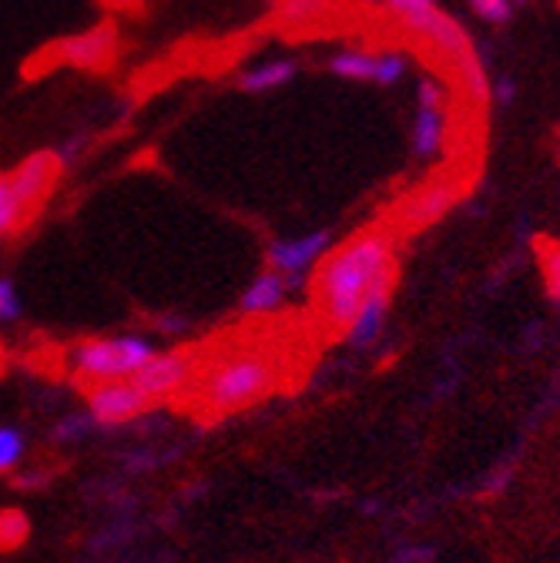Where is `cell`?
<instances>
[{
  "instance_id": "cell-1",
  "label": "cell",
  "mask_w": 560,
  "mask_h": 563,
  "mask_svg": "<svg viewBox=\"0 0 560 563\" xmlns=\"http://www.w3.org/2000/svg\"><path fill=\"white\" fill-rule=\"evenodd\" d=\"M383 282H396V255L386 235H363L326 255L312 278L322 332L329 339L345 335L360 302Z\"/></svg>"
},
{
  "instance_id": "cell-2",
  "label": "cell",
  "mask_w": 560,
  "mask_h": 563,
  "mask_svg": "<svg viewBox=\"0 0 560 563\" xmlns=\"http://www.w3.org/2000/svg\"><path fill=\"white\" fill-rule=\"evenodd\" d=\"M278 379V363L265 352H235V356L222 360L212 373H205L198 383V402L212 412V416H226V412H239L259 399H265L268 393H275Z\"/></svg>"
},
{
  "instance_id": "cell-3",
  "label": "cell",
  "mask_w": 560,
  "mask_h": 563,
  "mask_svg": "<svg viewBox=\"0 0 560 563\" xmlns=\"http://www.w3.org/2000/svg\"><path fill=\"white\" fill-rule=\"evenodd\" d=\"M152 342L142 335H114V339H85L72 349L75 379L81 386L124 379L152 356Z\"/></svg>"
},
{
  "instance_id": "cell-4",
  "label": "cell",
  "mask_w": 560,
  "mask_h": 563,
  "mask_svg": "<svg viewBox=\"0 0 560 563\" xmlns=\"http://www.w3.org/2000/svg\"><path fill=\"white\" fill-rule=\"evenodd\" d=\"M85 393H88V412L101 427H121V422H131L155 409V399L145 389H138L128 376L91 383L85 386Z\"/></svg>"
},
{
  "instance_id": "cell-5",
  "label": "cell",
  "mask_w": 560,
  "mask_h": 563,
  "mask_svg": "<svg viewBox=\"0 0 560 563\" xmlns=\"http://www.w3.org/2000/svg\"><path fill=\"white\" fill-rule=\"evenodd\" d=\"M47 54L54 64H72L81 70H108L118 57V27L114 21H101L81 34L61 37L57 44H51Z\"/></svg>"
},
{
  "instance_id": "cell-6",
  "label": "cell",
  "mask_w": 560,
  "mask_h": 563,
  "mask_svg": "<svg viewBox=\"0 0 560 563\" xmlns=\"http://www.w3.org/2000/svg\"><path fill=\"white\" fill-rule=\"evenodd\" d=\"M138 389H145L155 402L178 396L195 379V352L175 349V352H152V356L128 376Z\"/></svg>"
},
{
  "instance_id": "cell-7",
  "label": "cell",
  "mask_w": 560,
  "mask_h": 563,
  "mask_svg": "<svg viewBox=\"0 0 560 563\" xmlns=\"http://www.w3.org/2000/svg\"><path fill=\"white\" fill-rule=\"evenodd\" d=\"M61 165H64V162H61L57 152H37V155L24 158V162L8 175V181H11V188H14L18 201H21V211H24V219H28V222H34V216L41 211V205L47 201L51 188L57 185Z\"/></svg>"
},
{
  "instance_id": "cell-8",
  "label": "cell",
  "mask_w": 560,
  "mask_h": 563,
  "mask_svg": "<svg viewBox=\"0 0 560 563\" xmlns=\"http://www.w3.org/2000/svg\"><path fill=\"white\" fill-rule=\"evenodd\" d=\"M329 242H332V235H329L326 229H319V232H309V235H303V239L272 242L268 252H265V258H268V265H272L275 272H283V275H286L289 286H296L299 275L329 249Z\"/></svg>"
},
{
  "instance_id": "cell-9",
  "label": "cell",
  "mask_w": 560,
  "mask_h": 563,
  "mask_svg": "<svg viewBox=\"0 0 560 563\" xmlns=\"http://www.w3.org/2000/svg\"><path fill=\"white\" fill-rule=\"evenodd\" d=\"M403 24H406L413 34L427 37V41L433 44V51H437V54L453 57L457 64H463L466 57H473V54H470V41H466L463 27H460L453 18L440 14L437 8H430V11H424V14H413V18H406Z\"/></svg>"
},
{
  "instance_id": "cell-10",
  "label": "cell",
  "mask_w": 560,
  "mask_h": 563,
  "mask_svg": "<svg viewBox=\"0 0 560 563\" xmlns=\"http://www.w3.org/2000/svg\"><path fill=\"white\" fill-rule=\"evenodd\" d=\"M453 198H457V188L447 185V181H430V185H424V188L413 191V195L399 205V211H396L399 229L416 232V229H424V225H433L437 219H443L447 211L453 208Z\"/></svg>"
},
{
  "instance_id": "cell-11",
  "label": "cell",
  "mask_w": 560,
  "mask_h": 563,
  "mask_svg": "<svg viewBox=\"0 0 560 563\" xmlns=\"http://www.w3.org/2000/svg\"><path fill=\"white\" fill-rule=\"evenodd\" d=\"M389 292H393V282H383V286H376L356 309L353 322H349L345 329V339L353 349H370L383 325H386V312H389Z\"/></svg>"
},
{
  "instance_id": "cell-12",
  "label": "cell",
  "mask_w": 560,
  "mask_h": 563,
  "mask_svg": "<svg viewBox=\"0 0 560 563\" xmlns=\"http://www.w3.org/2000/svg\"><path fill=\"white\" fill-rule=\"evenodd\" d=\"M286 275L283 272H265V275H259L252 286L245 289V296H242V309L245 312H268V309H275L278 302H283V296H286Z\"/></svg>"
},
{
  "instance_id": "cell-13",
  "label": "cell",
  "mask_w": 560,
  "mask_h": 563,
  "mask_svg": "<svg viewBox=\"0 0 560 563\" xmlns=\"http://www.w3.org/2000/svg\"><path fill=\"white\" fill-rule=\"evenodd\" d=\"M443 145V108H419L413 124V148L416 155L433 158Z\"/></svg>"
},
{
  "instance_id": "cell-14",
  "label": "cell",
  "mask_w": 560,
  "mask_h": 563,
  "mask_svg": "<svg viewBox=\"0 0 560 563\" xmlns=\"http://www.w3.org/2000/svg\"><path fill=\"white\" fill-rule=\"evenodd\" d=\"M296 64L293 60H272V64H259V67H252V70H245L242 75V81H239V88L242 91H272V88H283V85H289L293 78H296Z\"/></svg>"
},
{
  "instance_id": "cell-15",
  "label": "cell",
  "mask_w": 560,
  "mask_h": 563,
  "mask_svg": "<svg viewBox=\"0 0 560 563\" xmlns=\"http://www.w3.org/2000/svg\"><path fill=\"white\" fill-rule=\"evenodd\" d=\"M329 70L339 78H353V81H373L376 75V54L370 51H342L329 60Z\"/></svg>"
},
{
  "instance_id": "cell-16",
  "label": "cell",
  "mask_w": 560,
  "mask_h": 563,
  "mask_svg": "<svg viewBox=\"0 0 560 563\" xmlns=\"http://www.w3.org/2000/svg\"><path fill=\"white\" fill-rule=\"evenodd\" d=\"M332 4L329 0H278V21H283L286 27H309L316 18H322Z\"/></svg>"
},
{
  "instance_id": "cell-17",
  "label": "cell",
  "mask_w": 560,
  "mask_h": 563,
  "mask_svg": "<svg viewBox=\"0 0 560 563\" xmlns=\"http://www.w3.org/2000/svg\"><path fill=\"white\" fill-rule=\"evenodd\" d=\"M24 225H31L24 219V211H21V201L8 181V175H0V235H14L21 232Z\"/></svg>"
},
{
  "instance_id": "cell-18",
  "label": "cell",
  "mask_w": 560,
  "mask_h": 563,
  "mask_svg": "<svg viewBox=\"0 0 560 563\" xmlns=\"http://www.w3.org/2000/svg\"><path fill=\"white\" fill-rule=\"evenodd\" d=\"M28 537H31V520L24 510H0V553L24 547Z\"/></svg>"
},
{
  "instance_id": "cell-19",
  "label": "cell",
  "mask_w": 560,
  "mask_h": 563,
  "mask_svg": "<svg viewBox=\"0 0 560 563\" xmlns=\"http://www.w3.org/2000/svg\"><path fill=\"white\" fill-rule=\"evenodd\" d=\"M24 456V437L14 427H0V473H8Z\"/></svg>"
},
{
  "instance_id": "cell-20",
  "label": "cell",
  "mask_w": 560,
  "mask_h": 563,
  "mask_svg": "<svg viewBox=\"0 0 560 563\" xmlns=\"http://www.w3.org/2000/svg\"><path fill=\"white\" fill-rule=\"evenodd\" d=\"M403 75H406V60L399 54H376V75H373V81L396 85Z\"/></svg>"
},
{
  "instance_id": "cell-21",
  "label": "cell",
  "mask_w": 560,
  "mask_h": 563,
  "mask_svg": "<svg viewBox=\"0 0 560 563\" xmlns=\"http://www.w3.org/2000/svg\"><path fill=\"white\" fill-rule=\"evenodd\" d=\"M21 316V296L11 278H0V322H14Z\"/></svg>"
},
{
  "instance_id": "cell-22",
  "label": "cell",
  "mask_w": 560,
  "mask_h": 563,
  "mask_svg": "<svg viewBox=\"0 0 560 563\" xmlns=\"http://www.w3.org/2000/svg\"><path fill=\"white\" fill-rule=\"evenodd\" d=\"M473 4V11L483 18V21H490V24H504V21H510V0H470Z\"/></svg>"
},
{
  "instance_id": "cell-23",
  "label": "cell",
  "mask_w": 560,
  "mask_h": 563,
  "mask_svg": "<svg viewBox=\"0 0 560 563\" xmlns=\"http://www.w3.org/2000/svg\"><path fill=\"white\" fill-rule=\"evenodd\" d=\"M95 427V419L91 416H67L64 422H57V430H54V440H78V437H88V430Z\"/></svg>"
},
{
  "instance_id": "cell-24",
  "label": "cell",
  "mask_w": 560,
  "mask_h": 563,
  "mask_svg": "<svg viewBox=\"0 0 560 563\" xmlns=\"http://www.w3.org/2000/svg\"><path fill=\"white\" fill-rule=\"evenodd\" d=\"M543 275H547V289L560 299V245L543 249Z\"/></svg>"
},
{
  "instance_id": "cell-25",
  "label": "cell",
  "mask_w": 560,
  "mask_h": 563,
  "mask_svg": "<svg viewBox=\"0 0 560 563\" xmlns=\"http://www.w3.org/2000/svg\"><path fill=\"white\" fill-rule=\"evenodd\" d=\"M430 8H433V0H386V11L396 14L399 21L413 18V14H424Z\"/></svg>"
},
{
  "instance_id": "cell-26",
  "label": "cell",
  "mask_w": 560,
  "mask_h": 563,
  "mask_svg": "<svg viewBox=\"0 0 560 563\" xmlns=\"http://www.w3.org/2000/svg\"><path fill=\"white\" fill-rule=\"evenodd\" d=\"M440 104H443V95L433 81L419 85V108H440Z\"/></svg>"
},
{
  "instance_id": "cell-27",
  "label": "cell",
  "mask_w": 560,
  "mask_h": 563,
  "mask_svg": "<svg viewBox=\"0 0 560 563\" xmlns=\"http://www.w3.org/2000/svg\"><path fill=\"white\" fill-rule=\"evenodd\" d=\"M101 8H108V11H134V8H142V0H101Z\"/></svg>"
},
{
  "instance_id": "cell-28",
  "label": "cell",
  "mask_w": 560,
  "mask_h": 563,
  "mask_svg": "<svg viewBox=\"0 0 560 563\" xmlns=\"http://www.w3.org/2000/svg\"><path fill=\"white\" fill-rule=\"evenodd\" d=\"M510 98H514V85H510V81H497V101L507 104Z\"/></svg>"
},
{
  "instance_id": "cell-29",
  "label": "cell",
  "mask_w": 560,
  "mask_h": 563,
  "mask_svg": "<svg viewBox=\"0 0 560 563\" xmlns=\"http://www.w3.org/2000/svg\"><path fill=\"white\" fill-rule=\"evenodd\" d=\"M0 363H4V349H0Z\"/></svg>"
},
{
  "instance_id": "cell-30",
  "label": "cell",
  "mask_w": 560,
  "mask_h": 563,
  "mask_svg": "<svg viewBox=\"0 0 560 563\" xmlns=\"http://www.w3.org/2000/svg\"><path fill=\"white\" fill-rule=\"evenodd\" d=\"M557 302H560V299H557Z\"/></svg>"
}]
</instances>
